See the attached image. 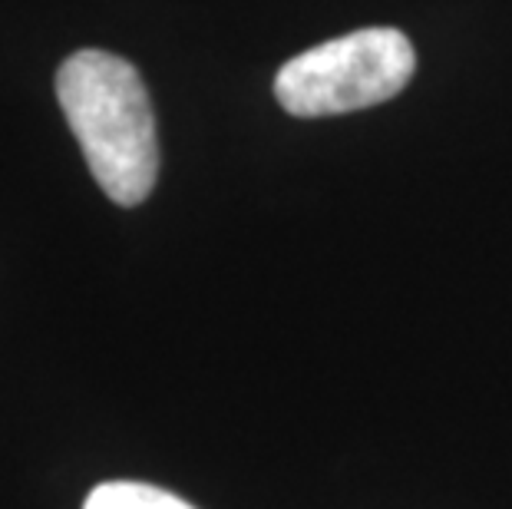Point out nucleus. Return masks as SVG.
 <instances>
[{
    "label": "nucleus",
    "instance_id": "f257e3e1",
    "mask_svg": "<svg viewBox=\"0 0 512 509\" xmlns=\"http://www.w3.org/2000/svg\"><path fill=\"white\" fill-rule=\"evenodd\" d=\"M57 100L100 189L123 209L143 202L159 176L156 116L129 60L76 50L57 70Z\"/></svg>",
    "mask_w": 512,
    "mask_h": 509
},
{
    "label": "nucleus",
    "instance_id": "f03ea898",
    "mask_svg": "<svg viewBox=\"0 0 512 509\" xmlns=\"http://www.w3.org/2000/svg\"><path fill=\"white\" fill-rule=\"evenodd\" d=\"M417 53L394 27H364L298 53L275 77L281 110L301 119L357 113L410 83Z\"/></svg>",
    "mask_w": 512,
    "mask_h": 509
},
{
    "label": "nucleus",
    "instance_id": "7ed1b4c3",
    "mask_svg": "<svg viewBox=\"0 0 512 509\" xmlns=\"http://www.w3.org/2000/svg\"><path fill=\"white\" fill-rule=\"evenodd\" d=\"M83 509H195V506L179 500L176 493L159 490V486L133 483V480H110V483H100L86 496Z\"/></svg>",
    "mask_w": 512,
    "mask_h": 509
}]
</instances>
